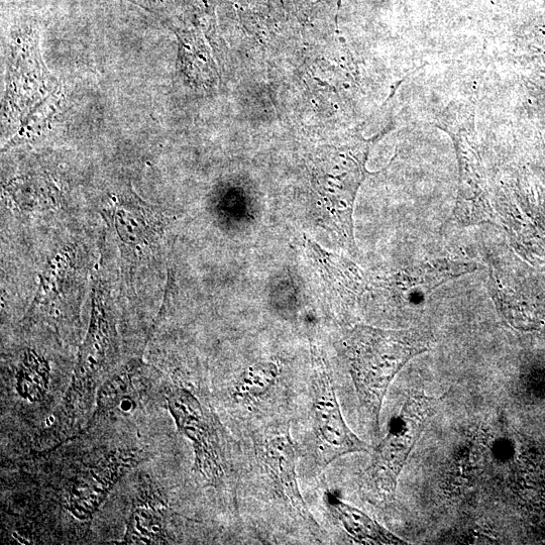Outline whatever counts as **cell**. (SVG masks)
Returning a JSON list of instances; mask_svg holds the SVG:
<instances>
[{
  "mask_svg": "<svg viewBox=\"0 0 545 545\" xmlns=\"http://www.w3.org/2000/svg\"><path fill=\"white\" fill-rule=\"evenodd\" d=\"M426 331H391L369 325L349 330L343 347L363 416L380 433V415L389 387L414 357L429 350Z\"/></svg>",
  "mask_w": 545,
  "mask_h": 545,
  "instance_id": "obj_1",
  "label": "cell"
},
{
  "mask_svg": "<svg viewBox=\"0 0 545 545\" xmlns=\"http://www.w3.org/2000/svg\"><path fill=\"white\" fill-rule=\"evenodd\" d=\"M442 400L424 393L406 400L360 477V492L366 500L380 505L394 501L408 458Z\"/></svg>",
  "mask_w": 545,
  "mask_h": 545,
  "instance_id": "obj_2",
  "label": "cell"
},
{
  "mask_svg": "<svg viewBox=\"0 0 545 545\" xmlns=\"http://www.w3.org/2000/svg\"><path fill=\"white\" fill-rule=\"evenodd\" d=\"M310 412L312 462L317 472L370 447L348 425L338 398L333 372L321 350L311 347Z\"/></svg>",
  "mask_w": 545,
  "mask_h": 545,
  "instance_id": "obj_3",
  "label": "cell"
},
{
  "mask_svg": "<svg viewBox=\"0 0 545 545\" xmlns=\"http://www.w3.org/2000/svg\"><path fill=\"white\" fill-rule=\"evenodd\" d=\"M258 461L277 498L300 524L313 534L321 531L300 490L297 475L299 451L288 424H274L255 442Z\"/></svg>",
  "mask_w": 545,
  "mask_h": 545,
  "instance_id": "obj_4",
  "label": "cell"
},
{
  "mask_svg": "<svg viewBox=\"0 0 545 545\" xmlns=\"http://www.w3.org/2000/svg\"><path fill=\"white\" fill-rule=\"evenodd\" d=\"M168 407L179 431L192 444L193 471L208 486L223 484L227 460L214 415L183 387H176L169 394Z\"/></svg>",
  "mask_w": 545,
  "mask_h": 545,
  "instance_id": "obj_5",
  "label": "cell"
},
{
  "mask_svg": "<svg viewBox=\"0 0 545 545\" xmlns=\"http://www.w3.org/2000/svg\"><path fill=\"white\" fill-rule=\"evenodd\" d=\"M307 253L326 298L337 309L350 307L366 291L363 272L350 260L326 252L310 240H307Z\"/></svg>",
  "mask_w": 545,
  "mask_h": 545,
  "instance_id": "obj_6",
  "label": "cell"
},
{
  "mask_svg": "<svg viewBox=\"0 0 545 545\" xmlns=\"http://www.w3.org/2000/svg\"><path fill=\"white\" fill-rule=\"evenodd\" d=\"M477 268L473 263L434 260L401 272L379 286L391 290L401 299H421L444 283L472 273Z\"/></svg>",
  "mask_w": 545,
  "mask_h": 545,
  "instance_id": "obj_7",
  "label": "cell"
},
{
  "mask_svg": "<svg viewBox=\"0 0 545 545\" xmlns=\"http://www.w3.org/2000/svg\"><path fill=\"white\" fill-rule=\"evenodd\" d=\"M322 499L327 511L357 543L407 544L367 513L344 501L337 490H326Z\"/></svg>",
  "mask_w": 545,
  "mask_h": 545,
  "instance_id": "obj_8",
  "label": "cell"
},
{
  "mask_svg": "<svg viewBox=\"0 0 545 545\" xmlns=\"http://www.w3.org/2000/svg\"><path fill=\"white\" fill-rule=\"evenodd\" d=\"M111 347V329H109L103 309H95L90 331L80 354L73 383L68 394V400H76L86 394L96 382L100 373L106 352Z\"/></svg>",
  "mask_w": 545,
  "mask_h": 545,
  "instance_id": "obj_9",
  "label": "cell"
},
{
  "mask_svg": "<svg viewBox=\"0 0 545 545\" xmlns=\"http://www.w3.org/2000/svg\"><path fill=\"white\" fill-rule=\"evenodd\" d=\"M281 370L274 362H261L247 368L237 379L233 397L240 403H254L277 384Z\"/></svg>",
  "mask_w": 545,
  "mask_h": 545,
  "instance_id": "obj_10",
  "label": "cell"
},
{
  "mask_svg": "<svg viewBox=\"0 0 545 545\" xmlns=\"http://www.w3.org/2000/svg\"><path fill=\"white\" fill-rule=\"evenodd\" d=\"M166 527L161 511L150 506H140L132 514L128 525V543H165Z\"/></svg>",
  "mask_w": 545,
  "mask_h": 545,
  "instance_id": "obj_11",
  "label": "cell"
},
{
  "mask_svg": "<svg viewBox=\"0 0 545 545\" xmlns=\"http://www.w3.org/2000/svg\"><path fill=\"white\" fill-rule=\"evenodd\" d=\"M20 372L18 376L20 394L31 401L42 398L48 387V369L41 365L38 359H28Z\"/></svg>",
  "mask_w": 545,
  "mask_h": 545,
  "instance_id": "obj_12",
  "label": "cell"
}]
</instances>
